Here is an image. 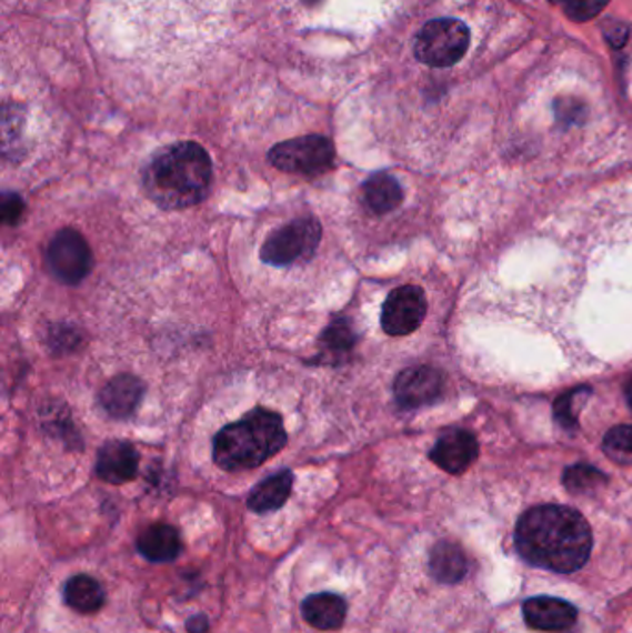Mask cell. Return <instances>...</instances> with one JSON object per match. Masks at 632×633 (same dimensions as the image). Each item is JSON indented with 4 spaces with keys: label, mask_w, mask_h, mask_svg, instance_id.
I'll list each match as a JSON object with an SVG mask.
<instances>
[{
    "label": "cell",
    "mask_w": 632,
    "mask_h": 633,
    "mask_svg": "<svg viewBox=\"0 0 632 633\" xmlns=\"http://www.w3.org/2000/svg\"><path fill=\"white\" fill-rule=\"evenodd\" d=\"M515 549L521 557L545 571L570 574L586 565L592 530L586 519L568 505H536L515 524Z\"/></svg>",
    "instance_id": "6da1fadb"
},
{
    "label": "cell",
    "mask_w": 632,
    "mask_h": 633,
    "mask_svg": "<svg viewBox=\"0 0 632 633\" xmlns=\"http://www.w3.org/2000/svg\"><path fill=\"white\" fill-rule=\"evenodd\" d=\"M212 177L207 150L193 141H182L152 155L143 171V188L160 210H188L207 199Z\"/></svg>",
    "instance_id": "7a4b0ae2"
},
{
    "label": "cell",
    "mask_w": 632,
    "mask_h": 633,
    "mask_svg": "<svg viewBox=\"0 0 632 633\" xmlns=\"http://www.w3.org/2000/svg\"><path fill=\"white\" fill-rule=\"evenodd\" d=\"M285 443L288 435L282 416L265 408H257L215 433L213 461L229 472L257 469L279 454Z\"/></svg>",
    "instance_id": "3957f363"
},
{
    "label": "cell",
    "mask_w": 632,
    "mask_h": 633,
    "mask_svg": "<svg viewBox=\"0 0 632 633\" xmlns=\"http://www.w3.org/2000/svg\"><path fill=\"white\" fill-rule=\"evenodd\" d=\"M321 238L323 228L315 217H299L268 235L260 250V258L271 267L295 265L315 254Z\"/></svg>",
    "instance_id": "277c9868"
},
{
    "label": "cell",
    "mask_w": 632,
    "mask_h": 633,
    "mask_svg": "<svg viewBox=\"0 0 632 633\" xmlns=\"http://www.w3.org/2000/svg\"><path fill=\"white\" fill-rule=\"evenodd\" d=\"M470 30L459 19H434L418 33L414 54L429 67H451L464 58Z\"/></svg>",
    "instance_id": "5b68a950"
},
{
    "label": "cell",
    "mask_w": 632,
    "mask_h": 633,
    "mask_svg": "<svg viewBox=\"0 0 632 633\" xmlns=\"http://www.w3.org/2000/svg\"><path fill=\"white\" fill-rule=\"evenodd\" d=\"M337 158L334 143L325 135H302L274 144L268 160L279 171L318 177L331 169Z\"/></svg>",
    "instance_id": "8992f818"
},
{
    "label": "cell",
    "mask_w": 632,
    "mask_h": 633,
    "mask_svg": "<svg viewBox=\"0 0 632 633\" xmlns=\"http://www.w3.org/2000/svg\"><path fill=\"white\" fill-rule=\"evenodd\" d=\"M47 265L58 282L79 285L93 269V252L79 230L63 228L47 247Z\"/></svg>",
    "instance_id": "52a82bcc"
},
{
    "label": "cell",
    "mask_w": 632,
    "mask_h": 633,
    "mask_svg": "<svg viewBox=\"0 0 632 633\" xmlns=\"http://www.w3.org/2000/svg\"><path fill=\"white\" fill-rule=\"evenodd\" d=\"M425 315V293L418 285H401L388 294L382 305V330L393 338L409 335L421 326Z\"/></svg>",
    "instance_id": "ba28073f"
},
{
    "label": "cell",
    "mask_w": 632,
    "mask_h": 633,
    "mask_svg": "<svg viewBox=\"0 0 632 633\" xmlns=\"http://www.w3.org/2000/svg\"><path fill=\"white\" fill-rule=\"evenodd\" d=\"M443 378L437 369L427 365L404 369L393 383V394L404 410H415L432 404L440 396Z\"/></svg>",
    "instance_id": "9c48e42d"
},
{
    "label": "cell",
    "mask_w": 632,
    "mask_h": 633,
    "mask_svg": "<svg viewBox=\"0 0 632 633\" xmlns=\"http://www.w3.org/2000/svg\"><path fill=\"white\" fill-rule=\"evenodd\" d=\"M140 466V454L129 441H108L97 454V476L104 482L121 485L134 480Z\"/></svg>",
    "instance_id": "30bf717a"
},
{
    "label": "cell",
    "mask_w": 632,
    "mask_h": 633,
    "mask_svg": "<svg viewBox=\"0 0 632 633\" xmlns=\"http://www.w3.org/2000/svg\"><path fill=\"white\" fill-rule=\"evenodd\" d=\"M479 455L475 435L465 430H453L438 439L432 446L431 460L449 474H462Z\"/></svg>",
    "instance_id": "8fae6325"
},
{
    "label": "cell",
    "mask_w": 632,
    "mask_h": 633,
    "mask_svg": "<svg viewBox=\"0 0 632 633\" xmlns=\"http://www.w3.org/2000/svg\"><path fill=\"white\" fill-rule=\"evenodd\" d=\"M146 382L134 374L112 378L101 391V405L113 419H130L146 399Z\"/></svg>",
    "instance_id": "7c38bea8"
},
{
    "label": "cell",
    "mask_w": 632,
    "mask_h": 633,
    "mask_svg": "<svg viewBox=\"0 0 632 633\" xmlns=\"http://www.w3.org/2000/svg\"><path fill=\"white\" fill-rule=\"evenodd\" d=\"M576 607L554 596H534L525 600L523 616L529 626L542 632H562L576 621Z\"/></svg>",
    "instance_id": "4fadbf2b"
},
{
    "label": "cell",
    "mask_w": 632,
    "mask_h": 633,
    "mask_svg": "<svg viewBox=\"0 0 632 633\" xmlns=\"http://www.w3.org/2000/svg\"><path fill=\"white\" fill-rule=\"evenodd\" d=\"M138 550L152 563H169L182 552V539L177 528L158 522L140 533Z\"/></svg>",
    "instance_id": "5bb4252c"
},
{
    "label": "cell",
    "mask_w": 632,
    "mask_h": 633,
    "mask_svg": "<svg viewBox=\"0 0 632 633\" xmlns=\"http://www.w3.org/2000/svg\"><path fill=\"white\" fill-rule=\"evenodd\" d=\"M348 615V604L340 594L318 593L302 602V616L310 626L331 632L342 627Z\"/></svg>",
    "instance_id": "9a60e30c"
},
{
    "label": "cell",
    "mask_w": 632,
    "mask_h": 633,
    "mask_svg": "<svg viewBox=\"0 0 632 633\" xmlns=\"http://www.w3.org/2000/svg\"><path fill=\"white\" fill-rule=\"evenodd\" d=\"M293 480H295L293 472L288 469L274 472L262 480L249 494V500H247L249 510L254 513H271V511L280 510L290 499Z\"/></svg>",
    "instance_id": "2e32d148"
},
{
    "label": "cell",
    "mask_w": 632,
    "mask_h": 633,
    "mask_svg": "<svg viewBox=\"0 0 632 633\" xmlns=\"http://www.w3.org/2000/svg\"><path fill=\"white\" fill-rule=\"evenodd\" d=\"M362 193H364L365 208L377 213V215L398 210L401 202H403L401 183L392 174H388V172L371 174L364 182Z\"/></svg>",
    "instance_id": "e0dca14e"
},
{
    "label": "cell",
    "mask_w": 632,
    "mask_h": 633,
    "mask_svg": "<svg viewBox=\"0 0 632 633\" xmlns=\"http://www.w3.org/2000/svg\"><path fill=\"white\" fill-rule=\"evenodd\" d=\"M429 571L440 583H459L468 574V557L459 544L442 541L431 550Z\"/></svg>",
    "instance_id": "ac0fdd59"
},
{
    "label": "cell",
    "mask_w": 632,
    "mask_h": 633,
    "mask_svg": "<svg viewBox=\"0 0 632 633\" xmlns=\"http://www.w3.org/2000/svg\"><path fill=\"white\" fill-rule=\"evenodd\" d=\"M63 600L69 607H73L79 613H96L101 610L107 594L102 589L101 583L97 582L96 577L88 576V574H79L73 576L66 583L63 589Z\"/></svg>",
    "instance_id": "d6986e66"
},
{
    "label": "cell",
    "mask_w": 632,
    "mask_h": 633,
    "mask_svg": "<svg viewBox=\"0 0 632 633\" xmlns=\"http://www.w3.org/2000/svg\"><path fill=\"white\" fill-rule=\"evenodd\" d=\"M354 344H357V332L345 316H334L321 333L320 349L323 360H329V358L340 360L343 354H348L349 350H353Z\"/></svg>",
    "instance_id": "ffe728a7"
},
{
    "label": "cell",
    "mask_w": 632,
    "mask_h": 633,
    "mask_svg": "<svg viewBox=\"0 0 632 633\" xmlns=\"http://www.w3.org/2000/svg\"><path fill=\"white\" fill-rule=\"evenodd\" d=\"M604 454L621 465H632V426H615L603 439Z\"/></svg>",
    "instance_id": "44dd1931"
},
{
    "label": "cell",
    "mask_w": 632,
    "mask_h": 633,
    "mask_svg": "<svg viewBox=\"0 0 632 633\" xmlns=\"http://www.w3.org/2000/svg\"><path fill=\"white\" fill-rule=\"evenodd\" d=\"M603 472L592 465L570 466L564 474V485L570 493L584 494L590 493L593 489L601 488L604 482Z\"/></svg>",
    "instance_id": "7402d4cb"
},
{
    "label": "cell",
    "mask_w": 632,
    "mask_h": 633,
    "mask_svg": "<svg viewBox=\"0 0 632 633\" xmlns=\"http://www.w3.org/2000/svg\"><path fill=\"white\" fill-rule=\"evenodd\" d=\"M610 4V0H562L564 11L571 21H592Z\"/></svg>",
    "instance_id": "603a6c76"
},
{
    "label": "cell",
    "mask_w": 632,
    "mask_h": 633,
    "mask_svg": "<svg viewBox=\"0 0 632 633\" xmlns=\"http://www.w3.org/2000/svg\"><path fill=\"white\" fill-rule=\"evenodd\" d=\"M24 215V200L18 193L2 194V205H0V217L7 227H18Z\"/></svg>",
    "instance_id": "cb8c5ba5"
},
{
    "label": "cell",
    "mask_w": 632,
    "mask_h": 633,
    "mask_svg": "<svg viewBox=\"0 0 632 633\" xmlns=\"http://www.w3.org/2000/svg\"><path fill=\"white\" fill-rule=\"evenodd\" d=\"M576 393L565 394L554 404V415L565 428H573L576 424L575 415H573V402H575Z\"/></svg>",
    "instance_id": "d4e9b609"
},
{
    "label": "cell",
    "mask_w": 632,
    "mask_h": 633,
    "mask_svg": "<svg viewBox=\"0 0 632 633\" xmlns=\"http://www.w3.org/2000/svg\"><path fill=\"white\" fill-rule=\"evenodd\" d=\"M51 335L52 349H57L58 352L73 350L74 344H77V332H74L73 328L58 326V330H54Z\"/></svg>",
    "instance_id": "484cf974"
},
{
    "label": "cell",
    "mask_w": 632,
    "mask_h": 633,
    "mask_svg": "<svg viewBox=\"0 0 632 633\" xmlns=\"http://www.w3.org/2000/svg\"><path fill=\"white\" fill-rule=\"evenodd\" d=\"M606 39L612 41V44H621L625 43L626 36H629V27L625 24H615V27L606 28Z\"/></svg>",
    "instance_id": "4316f807"
},
{
    "label": "cell",
    "mask_w": 632,
    "mask_h": 633,
    "mask_svg": "<svg viewBox=\"0 0 632 633\" xmlns=\"http://www.w3.org/2000/svg\"><path fill=\"white\" fill-rule=\"evenodd\" d=\"M185 627H188V632L190 633H207L208 627H210V622H208L207 615H195L191 616Z\"/></svg>",
    "instance_id": "83f0119b"
},
{
    "label": "cell",
    "mask_w": 632,
    "mask_h": 633,
    "mask_svg": "<svg viewBox=\"0 0 632 633\" xmlns=\"http://www.w3.org/2000/svg\"><path fill=\"white\" fill-rule=\"evenodd\" d=\"M625 396H626V402H629V405H631L632 408V380H629V382H626Z\"/></svg>",
    "instance_id": "f1b7e54d"
}]
</instances>
